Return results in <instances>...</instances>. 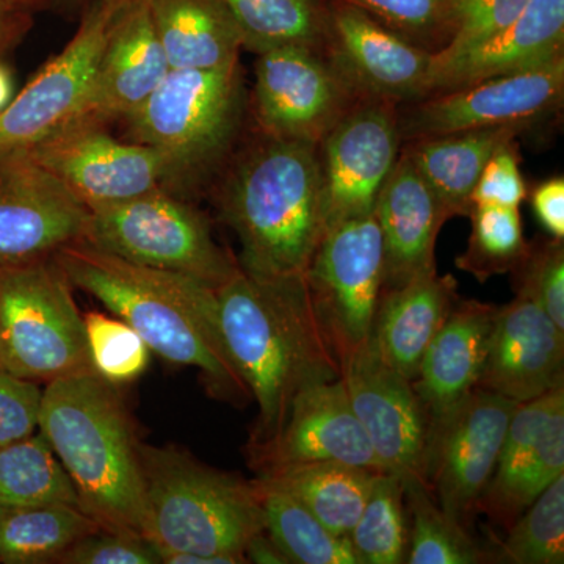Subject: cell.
<instances>
[{"label":"cell","instance_id":"6da1fadb","mask_svg":"<svg viewBox=\"0 0 564 564\" xmlns=\"http://www.w3.org/2000/svg\"><path fill=\"white\" fill-rule=\"evenodd\" d=\"M215 293L226 348L258 403L248 448L258 447L280 432L299 392L337 380L343 369L304 274L256 278L239 270Z\"/></svg>","mask_w":564,"mask_h":564},{"label":"cell","instance_id":"7a4b0ae2","mask_svg":"<svg viewBox=\"0 0 564 564\" xmlns=\"http://www.w3.org/2000/svg\"><path fill=\"white\" fill-rule=\"evenodd\" d=\"M73 288L128 323L163 359L195 367L218 399L243 404L251 392L234 366L218 321L217 293L184 274L137 265L79 240L55 252Z\"/></svg>","mask_w":564,"mask_h":564},{"label":"cell","instance_id":"3957f363","mask_svg":"<svg viewBox=\"0 0 564 564\" xmlns=\"http://www.w3.org/2000/svg\"><path fill=\"white\" fill-rule=\"evenodd\" d=\"M220 210L239 240L242 272L304 274L326 232L318 144L261 132L223 182Z\"/></svg>","mask_w":564,"mask_h":564},{"label":"cell","instance_id":"277c9868","mask_svg":"<svg viewBox=\"0 0 564 564\" xmlns=\"http://www.w3.org/2000/svg\"><path fill=\"white\" fill-rule=\"evenodd\" d=\"M39 430L73 481L82 511L104 529L143 534L141 444L117 386L95 372L51 381Z\"/></svg>","mask_w":564,"mask_h":564},{"label":"cell","instance_id":"5b68a950","mask_svg":"<svg viewBox=\"0 0 564 564\" xmlns=\"http://www.w3.org/2000/svg\"><path fill=\"white\" fill-rule=\"evenodd\" d=\"M143 536L158 547L243 564L245 547L263 532L254 481L207 466L173 445L141 444Z\"/></svg>","mask_w":564,"mask_h":564},{"label":"cell","instance_id":"8992f818","mask_svg":"<svg viewBox=\"0 0 564 564\" xmlns=\"http://www.w3.org/2000/svg\"><path fill=\"white\" fill-rule=\"evenodd\" d=\"M240 63L220 69H170L128 118L129 139L162 151L174 181L203 176L228 155L242 124Z\"/></svg>","mask_w":564,"mask_h":564},{"label":"cell","instance_id":"52a82bcc","mask_svg":"<svg viewBox=\"0 0 564 564\" xmlns=\"http://www.w3.org/2000/svg\"><path fill=\"white\" fill-rule=\"evenodd\" d=\"M70 288L54 258L0 267V369L46 384L93 372Z\"/></svg>","mask_w":564,"mask_h":564},{"label":"cell","instance_id":"ba28073f","mask_svg":"<svg viewBox=\"0 0 564 564\" xmlns=\"http://www.w3.org/2000/svg\"><path fill=\"white\" fill-rule=\"evenodd\" d=\"M84 242L137 265L184 274L217 291L239 272L195 207L165 188L88 215Z\"/></svg>","mask_w":564,"mask_h":564},{"label":"cell","instance_id":"9c48e42d","mask_svg":"<svg viewBox=\"0 0 564 564\" xmlns=\"http://www.w3.org/2000/svg\"><path fill=\"white\" fill-rule=\"evenodd\" d=\"M304 280L318 323L343 369L352 352L369 340L383 292V240L373 215L329 229Z\"/></svg>","mask_w":564,"mask_h":564},{"label":"cell","instance_id":"30bf717a","mask_svg":"<svg viewBox=\"0 0 564 564\" xmlns=\"http://www.w3.org/2000/svg\"><path fill=\"white\" fill-rule=\"evenodd\" d=\"M73 39L0 111V158L29 152L87 118L96 68L117 13L80 14Z\"/></svg>","mask_w":564,"mask_h":564},{"label":"cell","instance_id":"8fae6325","mask_svg":"<svg viewBox=\"0 0 564 564\" xmlns=\"http://www.w3.org/2000/svg\"><path fill=\"white\" fill-rule=\"evenodd\" d=\"M359 101L321 50L282 46L258 54L252 109L267 135L321 144Z\"/></svg>","mask_w":564,"mask_h":564},{"label":"cell","instance_id":"7c38bea8","mask_svg":"<svg viewBox=\"0 0 564 564\" xmlns=\"http://www.w3.org/2000/svg\"><path fill=\"white\" fill-rule=\"evenodd\" d=\"M63 182L88 210L128 202L174 181L162 151L111 137L102 124L80 121L29 151Z\"/></svg>","mask_w":564,"mask_h":564},{"label":"cell","instance_id":"4fadbf2b","mask_svg":"<svg viewBox=\"0 0 564 564\" xmlns=\"http://www.w3.org/2000/svg\"><path fill=\"white\" fill-rule=\"evenodd\" d=\"M402 144L399 106L393 102L359 101L334 126L318 144L326 232L373 215Z\"/></svg>","mask_w":564,"mask_h":564},{"label":"cell","instance_id":"5bb4252c","mask_svg":"<svg viewBox=\"0 0 564 564\" xmlns=\"http://www.w3.org/2000/svg\"><path fill=\"white\" fill-rule=\"evenodd\" d=\"M563 98L564 57L540 68L434 93L411 102L410 109L399 111L400 135L404 143L496 126L532 128L558 111Z\"/></svg>","mask_w":564,"mask_h":564},{"label":"cell","instance_id":"9a60e30c","mask_svg":"<svg viewBox=\"0 0 564 564\" xmlns=\"http://www.w3.org/2000/svg\"><path fill=\"white\" fill-rule=\"evenodd\" d=\"M323 54L361 101L397 104L430 96L433 54L389 31L366 11L323 0Z\"/></svg>","mask_w":564,"mask_h":564},{"label":"cell","instance_id":"2e32d148","mask_svg":"<svg viewBox=\"0 0 564 564\" xmlns=\"http://www.w3.org/2000/svg\"><path fill=\"white\" fill-rule=\"evenodd\" d=\"M516 404L477 388L426 448L425 484L445 513L470 532Z\"/></svg>","mask_w":564,"mask_h":564},{"label":"cell","instance_id":"e0dca14e","mask_svg":"<svg viewBox=\"0 0 564 564\" xmlns=\"http://www.w3.org/2000/svg\"><path fill=\"white\" fill-rule=\"evenodd\" d=\"M90 210L28 152L0 158V267L52 258L84 237Z\"/></svg>","mask_w":564,"mask_h":564},{"label":"cell","instance_id":"ac0fdd59","mask_svg":"<svg viewBox=\"0 0 564 564\" xmlns=\"http://www.w3.org/2000/svg\"><path fill=\"white\" fill-rule=\"evenodd\" d=\"M343 380L352 413L384 469L425 481L429 419L413 381L381 358L370 337L344 364Z\"/></svg>","mask_w":564,"mask_h":564},{"label":"cell","instance_id":"d6986e66","mask_svg":"<svg viewBox=\"0 0 564 564\" xmlns=\"http://www.w3.org/2000/svg\"><path fill=\"white\" fill-rule=\"evenodd\" d=\"M248 455L256 470L282 464L336 462L388 473L352 413L343 377L299 392L276 436L248 448Z\"/></svg>","mask_w":564,"mask_h":564},{"label":"cell","instance_id":"ffe728a7","mask_svg":"<svg viewBox=\"0 0 564 564\" xmlns=\"http://www.w3.org/2000/svg\"><path fill=\"white\" fill-rule=\"evenodd\" d=\"M564 384V332L524 293L497 307L478 388L516 403Z\"/></svg>","mask_w":564,"mask_h":564},{"label":"cell","instance_id":"44dd1931","mask_svg":"<svg viewBox=\"0 0 564 564\" xmlns=\"http://www.w3.org/2000/svg\"><path fill=\"white\" fill-rule=\"evenodd\" d=\"M497 307L459 299L426 348L413 381L429 419L426 448L478 388Z\"/></svg>","mask_w":564,"mask_h":564},{"label":"cell","instance_id":"7402d4cb","mask_svg":"<svg viewBox=\"0 0 564 564\" xmlns=\"http://www.w3.org/2000/svg\"><path fill=\"white\" fill-rule=\"evenodd\" d=\"M170 69L148 0H132L111 21L84 121L106 126L128 118L150 98Z\"/></svg>","mask_w":564,"mask_h":564},{"label":"cell","instance_id":"603a6c76","mask_svg":"<svg viewBox=\"0 0 564 564\" xmlns=\"http://www.w3.org/2000/svg\"><path fill=\"white\" fill-rule=\"evenodd\" d=\"M383 240V291L436 272V240L451 220L413 163L400 151L373 209Z\"/></svg>","mask_w":564,"mask_h":564},{"label":"cell","instance_id":"cb8c5ba5","mask_svg":"<svg viewBox=\"0 0 564 564\" xmlns=\"http://www.w3.org/2000/svg\"><path fill=\"white\" fill-rule=\"evenodd\" d=\"M564 57V0H532L502 32L432 70L430 95L524 73Z\"/></svg>","mask_w":564,"mask_h":564},{"label":"cell","instance_id":"d4e9b609","mask_svg":"<svg viewBox=\"0 0 564 564\" xmlns=\"http://www.w3.org/2000/svg\"><path fill=\"white\" fill-rule=\"evenodd\" d=\"M452 274L430 272L381 292L370 339L389 366L414 381L426 348L459 302Z\"/></svg>","mask_w":564,"mask_h":564},{"label":"cell","instance_id":"484cf974","mask_svg":"<svg viewBox=\"0 0 564 564\" xmlns=\"http://www.w3.org/2000/svg\"><path fill=\"white\" fill-rule=\"evenodd\" d=\"M527 129L530 126L507 124L423 137L404 141L402 152L432 188L448 218L469 217L470 195L486 162Z\"/></svg>","mask_w":564,"mask_h":564},{"label":"cell","instance_id":"4316f807","mask_svg":"<svg viewBox=\"0 0 564 564\" xmlns=\"http://www.w3.org/2000/svg\"><path fill=\"white\" fill-rule=\"evenodd\" d=\"M172 69H220L239 63L243 43L221 0H148Z\"/></svg>","mask_w":564,"mask_h":564},{"label":"cell","instance_id":"83f0119b","mask_svg":"<svg viewBox=\"0 0 564 564\" xmlns=\"http://www.w3.org/2000/svg\"><path fill=\"white\" fill-rule=\"evenodd\" d=\"M258 484L291 496L339 536H350L378 470L336 462L282 464L256 470Z\"/></svg>","mask_w":564,"mask_h":564},{"label":"cell","instance_id":"f1b7e54d","mask_svg":"<svg viewBox=\"0 0 564 564\" xmlns=\"http://www.w3.org/2000/svg\"><path fill=\"white\" fill-rule=\"evenodd\" d=\"M101 527L69 505L0 507V563H57L70 545Z\"/></svg>","mask_w":564,"mask_h":564},{"label":"cell","instance_id":"f546056e","mask_svg":"<svg viewBox=\"0 0 564 564\" xmlns=\"http://www.w3.org/2000/svg\"><path fill=\"white\" fill-rule=\"evenodd\" d=\"M41 505L80 508L73 481L40 432L0 447V507Z\"/></svg>","mask_w":564,"mask_h":564},{"label":"cell","instance_id":"4dcf8cb0","mask_svg":"<svg viewBox=\"0 0 564 564\" xmlns=\"http://www.w3.org/2000/svg\"><path fill=\"white\" fill-rule=\"evenodd\" d=\"M231 13L243 47L254 54L282 46L323 51L326 11L323 0H221Z\"/></svg>","mask_w":564,"mask_h":564},{"label":"cell","instance_id":"1f68e13d","mask_svg":"<svg viewBox=\"0 0 564 564\" xmlns=\"http://www.w3.org/2000/svg\"><path fill=\"white\" fill-rule=\"evenodd\" d=\"M403 478L404 502L410 516V564L492 563L491 552L473 532L451 518L417 475Z\"/></svg>","mask_w":564,"mask_h":564},{"label":"cell","instance_id":"d6a6232c","mask_svg":"<svg viewBox=\"0 0 564 564\" xmlns=\"http://www.w3.org/2000/svg\"><path fill=\"white\" fill-rule=\"evenodd\" d=\"M252 481L261 500L263 530L289 564H359L350 538L333 533L288 494Z\"/></svg>","mask_w":564,"mask_h":564},{"label":"cell","instance_id":"836d02e7","mask_svg":"<svg viewBox=\"0 0 564 564\" xmlns=\"http://www.w3.org/2000/svg\"><path fill=\"white\" fill-rule=\"evenodd\" d=\"M348 538L359 564L406 563L410 522L400 475L380 473L375 477L361 516Z\"/></svg>","mask_w":564,"mask_h":564},{"label":"cell","instance_id":"e575fe53","mask_svg":"<svg viewBox=\"0 0 564 564\" xmlns=\"http://www.w3.org/2000/svg\"><path fill=\"white\" fill-rule=\"evenodd\" d=\"M492 563H564V475L552 481L524 513L508 527L503 540L492 536Z\"/></svg>","mask_w":564,"mask_h":564},{"label":"cell","instance_id":"d590c367","mask_svg":"<svg viewBox=\"0 0 564 564\" xmlns=\"http://www.w3.org/2000/svg\"><path fill=\"white\" fill-rule=\"evenodd\" d=\"M473 232L456 267L478 282L514 272L524 261L530 243L522 229L521 212L514 207L475 206L470 210Z\"/></svg>","mask_w":564,"mask_h":564},{"label":"cell","instance_id":"8d00e7d4","mask_svg":"<svg viewBox=\"0 0 564 564\" xmlns=\"http://www.w3.org/2000/svg\"><path fill=\"white\" fill-rule=\"evenodd\" d=\"M560 475H564V400L549 415L513 485L486 513L489 521L507 530Z\"/></svg>","mask_w":564,"mask_h":564},{"label":"cell","instance_id":"74e56055","mask_svg":"<svg viewBox=\"0 0 564 564\" xmlns=\"http://www.w3.org/2000/svg\"><path fill=\"white\" fill-rule=\"evenodd\" d=\"M93 372L113 386L141 377L150 362V347L128 323L102 313L84 314Z\"/></svg>","mask_w":564,"mask_h":564},{"label":"cell","instance_id":"f35d334b","mask_svg":"<svg viewBox=\"0 0 564 564\" xmlns=\"http://www.w3.org/2000/svg\"><path fill=\"white\" fill-rule=\"evenodd\" d=\"M343 2L399 33L404 40L437 54L452 35V9L455 0H329Z\"/></svg>","mask_w":564,"mask_h":564},{"label":"cell","instance_id":"ab89813d","mask_svg":"<svg viewBox=\"0 0 564 564\" xmlns=\"http://www.w3.org/2000/svg\"><path fill=\"white\" fill-rule=\"evenodd\" d=\"M530 2L532 0H455L451 40L443 51L433 54V68L502 32L518 20Z\"/></svg>","mask_w":564,"mask_h":564},{"label":"cell","instance_id":"60d3db41","mask_svg":"<svg viewBox=\"0 0 564 564\" xmlns=\"http://www.w3.org/2000/svg\"><path fill=\"white\" fill-rule=\"evenodd\" d=\"M514 291L524 293L543 307L564 332V245L563 240L530 243L524 261L514 272Z\"/></svg>","mask_w":564,"mask_h":564},{"label":"cell","instance_id":"b9f144b4","mask_svg":"<svg viewBox=\"0 0 564 564\" xmlns=\"http://www.w3.org/2000/svg\"><path fill=\"white\" fill-rule=\"evenodd\" d=\"M58 564H161L143 534L101 529L80 538L58 558Z\"/></svg>","mask_w":564,"mask_h":564},{"label":"cell","instance_id":"7bdbcfd3","mask_svg":"<svg viewBox=\"0 0 564 564\" xmlns=\"http://www.w3.org/2000/svg\"><path fill=\"white\" fill-rule=\"evenodd\" d=\"M41 400L40 383L0 369V447L36 433Z\"/></svg>","mask_w":564,"mask_h":564},{"label":"cell","instance_id":"ee69618b","mask_svg":"<svg viewBox=\"0 0 564 564\" xmlns=\"http://www.w3.org/2000/svg\"><path fill=\"white\" fill-rule=\"evenodd\" d=\"M527 198V185L519 154L513 143L503 144L488 162L475 184L470 204L475 206L514 207L519 209Z\"/></svg>","mask_w":564,"mask_h":564},{"label":"cell","instance_id":"f6af8a7d","mask_svg":"<svg viewBox=\"0 0 564 564\" xmlns=\"http://www.w3.org/2000/svg\"><path fill=\"white\" fill-rule=\"evenodd\" d=\"M532 206L538 221L556 240L564 239V181L552 177L533 191Z\"/></svg>","mask_w":564,"mask_h":564},{"label":"cell","instance_id":"bcb514c9","mask_svg":"<svg viewBox=\"0 0 564 564\" xmlns=\"http://www.w3.org/2000/svg\"><path fill=\"white\" fill-rule=\"evenodd\" d=\"M31 11L14 6L9 0H0V57L13 50L25 33L31 31Z\"/></svg>","mask_w":564,"mask_h":564},{"label":"cell","instance_id":"7dc6e473","mask_svg":"<svg viewBox=\"0 0 564 564\" xmlns=\"http://www.w3.org/2000/svg\"><path fill=\"white\" fill-rule=\"evenodd\" d=\"M245 558L248 563L256 564H289L288 558L280 551L272 538L267 534L265 530L259 532L248 541L245 547Z\"/></svg>","mask_w":564,"mask_h":564},{"label":"cell","instance_id":"c3c4849f","mask_svg":"<svg viewBox=\"0 0 564 564\" xmlns=\"http://www.w3.org/2000/svg\"><path fill=\"white\" fill-rule=\"evenodd\" d=\"M51 2V0H50ZM54 2V0H52ZM63 7L68 9L79 10L80 14L91 9H101L110 11V13H118L121 9H124L128 3L132 0H57Z\"/></svg>","mask_w":564,"mask_h":564},{"label":"cell","instance_id":"681fc988","mask_svg":"<svg viewBox=\"0 0 564 564\" xmlns=\"http://www.w3.org/2000/svg\"><path fill=\"white\" fill-rule=\"evenodd\" d=\"M14 96V80L13 74L9 66L0 61V111L6 109Z\"/></svg>","mask_w":564,"mask_h":564},{"label":"cell","instance_id":"f907efd6","mask_svg":"<svg viewBox=\"0 0 564 564\" xmlns=\"http://www.w3.org/2000/svg\"><path fill=\"white\" fill-rule=\"evenodd\" d=\"M9 2L14 3V6L21 7V9H25L29 11L40 9L43 3L50 2V0H9Z\"/></svg>","mask_w":564,"mask_h":564}]
</instances>
